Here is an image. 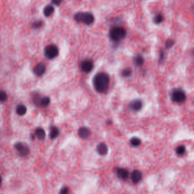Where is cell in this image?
Listing matches in <instances>:
<instances>
[{"instance_id":"cell-16","label":"cell","mask_w":194,"mask_h":194,"mask_svg":"<svg viewBox=\"0 0 194 194\" xmlns=\"http://www.w3.org/2000/svg\"><path fill=\"white\" fill-rule=\"evenodd\" d=\"M27 112V108L22 104L18 105L16 108V113L19 116H23Z\"/></svg>"},{"instance_id":"cell-13","label":"cell","mask_w":194,"mask_h":194,"mask_svg":"<svg viewBox=\"0 0 194 194\" xmlns=\"http://www.w3.org/2000/svg\"><path fill=\"white\" fill-rule=\"evenodd\" d=\"M79 137L83 139H87L91 134V131L86 127H81L78 130Z\"/></svg>"},{"instance_id":"cell-19","label":"cell","mask_w":194,"mask_h":194,"mask_svg":"<svg viewBox=\"0 0 194 194\" xmlns=\"http://www.w3.org/2000/svg\"><path fill=\"white\" fill-rule=\"evenodd\" d=\"M59 130L56 126H52L51 128L50 132V137L52 139H55L58 137L59 135Z\"/></svg>"},{"instance_id":"cell-28","label":"cell","mask_w":194,"mask_h":194,"mask_svg":"<svg viewBox=\"0 0 194 194\" xmlns=\"http://www.w3.org/2000/svg\"><path fill=\"white\" fill-rule=\"evenodd\" d=\"M61 1H59V0H54V1H52V3L54 5H59L60 3H61Z\"/></svg>"},{"instance_id":"cell-6","label":"cell","mask_w":194,"mask_h":194,"mask_svg":"<svg viewBox=\"0 0 194 194\" xmlns=\"http://www.w3.org/2000/svg\"><path fill=\"white\" fill-rule=\"evenodd\" d=\"M34 102L38 106L45 107H47L50 102V99L49 97H41L38 95H36L33 98Z\"/></svg>"},{"instance_id":"cell-23","label":"cell","mask_w":194,"mask_h":194,"mask_svg":"<svg viewBox=\"0 0 194 194\" xmlns=\"http://www.w3.org/2000/svg\"><path fill=\"white\" fill-rule=\"evenodd\" d=\"M7 92L4 91L0 90V101L5 102L7 100Z\"/></svg>"},{"instance_id":"cell-5","label":"cell","mask_w":194,"mask_h":194,"mask_svg":"<svg viewBox=\"0 0 194 194\" xmlns=\"http://www.w3.org/2000/svg\"><path fill=\"white\" fill-rule=\"evenodd\" d=\"M44 54L45 57L49 59L56 58L59 54L58 47L54 44H49L44 49Z\"/></svg>"},{"instance_id":"cell-1","label":"cell","mask_w":194,"mask_h":194,"mask_svg":"<svg viewBox=\"0 0 194 194\" xmlns=\"http://www.w3.org/2000/svg\"><path fill=\"white\" fill-rule=\"evenodd\" d=\"M110 83V78L105 72L97 73L94 78V86L95 90L100 94L106 93Z\"/></svg>"},{"instance_id":"cell-4","label":"cell","mask_w":194,"mask_h":194,"mask_svg":"<svg viewBox=\"0 0 194 194\" xmlns=\"http://www.w3.org/2000/svg\"><path fill=\"white\" fill-rule=\"evenodd\" d=\"M171 98L174 102L177 103H183L186 100V94L182 89L177 88L172 91Z\"/></svg>"},{"instance_id":"cell-7","label":"cell","mask_w":194,"mask_h":194,"mask_svg":"<svg viewBox=\"0 0 194 194\" xmlns=\"http://www.w3.org/2000/svg\"><path fill=\"white\" fill-rule=\"evenodd\" d=\"M94 68V63L89 59H85L80 63V69L83 72L89 73L91 72Z\"/></svg>"},{"instance_id":"cell-12","label":"cell","mask_w":194,"mask_h":194,"mask_svg":"<svg viewBox=\"0 0 194 194\" xmlns=\"http://www.w3.org/2000/svg\"><path fill=\"white\" fill-rule=\"evenodd\" d=\"M46 71L45 65L42 63H39L36 65L33 69L34 73L38 76H41L43 75Z\"/></svg>"},{"instance_id":"cell-31","label":"cell","mask_w":194,"mask_h":194,"mask_svg":"<svg viewBox=\"0 0 194 194\" xmlns=\"http://www.w3.org/2000/svg\"><path fill=\"white\" fill-rule=\"evenodd\" d=\"M107 124L109 125V124H110L112 123V121H108L107 122Z\"/></svg>"},{"instance_id":"cell-20","label":"cell","mask_w":194,"mask_h":194,"mask_svg":"<svg viewBox=\"0 0 194 194\" xmlns=\"http://www.w3.org/2000/svg\"><path fill=\"white\" fill-rule=\"evenodd\" d=\"M141 143V141L140 139H139L138 138H137V137L132 138L130 141V144L133 147L138 146L139 145H140Z\"/></svg>"},{"instance_id":"cell-8","label":"cell","mask_w":194,"mask_h":194,"mask_svg":"<svg viewBox=\"0 0 194 194\" xmlns=\"http://www.w3.org/2000/svg\"><path fill=\"white\" fill-rule=\"evenodd\" d=\"M15 149L22 156L27 155L29 153V148L25 144L21 142H18L15 145Z\"/></svg>"},{"instance_id":"cell-24","label":"cell","mask_w":194,"mask_h":194,"mask_svg":"<svg viewBox=\"0 0 194 194\" xmlns=\"http://www.w3.org/2000/svg\"><path fill=\"white\" fill-rule=\"evenodd\" d=\"M132 74V70L129 68H125L122 71V76L124 77H128Z\"/></svg>"},{"instance_id":"cell-9","label":"cell","mask_w":194,"mask_h":194,"mask_svg":"<svg viewBox=\"0 0 194 194\" xmlns=\"http://www.w3.org/2000/svg\"><path fill=\"white\" fill-rule=\"evenodd\" d=\"M116 173L117 177L118 178H120V179L124 180L128 179V178L129 177V171L126 169H125L124 168H122V167L117 168L116 170Z\"/></svg>"},{"instance_id":"cell-18","label":"cell","mask_w":194,"mask_h":194,"mask_svg":"<svg viewBox=\"0 0 194 194\" xmlns=\"http://www.w3.org/2000/svg\"><path fill=\"white\" fill-rule=\"evenodd\" d=\"M134 65L138 66V67H141L142 65H144V59L141 55H138L136 56L134 58Z\"/></svg>"},{"instance_id":"cell-10","label":"cell","mask_w":194,"mask_h":194,"mask_svg":"<svg viewBox=\"0 0 194 194\" xmlns=\"http://www.w3.org/2000/svg\"><path fill=\"white\" fill-rule=\"evenodd\" d=\"M130 178L133 183H138L142 179V173L140 170H134L131 174Z\"/></svg>"},{"instance_id":"cell-25","label":"cell","mask_w":194,"mask_h":194,"mask_svg":"<svg viewBox=\"0 0 194 194\" xmlns=\"http://www.w3.org/2000/svg\"><path fill=\"white\" fill-rule=\"evenodd\" d=\"M43 22L41 21H38L34 22H33L32 25V27L34 29H39L42 26Z\"/></svg>"},{"instance_id":"cell-3","label":"cell","mask_w":194,"mask_h":194,"mask_svg":"<svg viewBox=\"0 0 194 194\" xmlns=\"http://www.w3.org/2000/svg\"><path fill=\"white\" fill-rule=\"evenodd\" d=\"M75 20L78 22L83 23L86 25H91L94 21V15L89 12H79L74 15Z\"/></svg>"},{"instance_id":"cell-21","label":"cell","mask_w":194,"mask_h":194,"mask_svg":"<svg viewBox=\"0 0 194 194\" xmlns=\"http://www.w3.org/2000/svg\"><path fill=\"white\" fill-rule=\"evenodd\" d=\"M186 151V147L183 145H179L178 146L175 150V152L177 155H182L185 154Z\"/></svg>"},{"instance_id":"cell-2","label":"cell","mask_w":194,"mask_h":194,"mask_svg":"<svg viewBox=\"0 0 194 194\" xmlns=\"http://www.w3.org/2000/svg\"><path fill=\"white\" fill-rule=\"evenodd\" d=\"M126 36V31L123 27L116 26L109 31V36L115 42H120Z\"/></svg>"},{"instance_id":"cell-27","label":"cell","mask_w":194,"mask_h":194,"mask_svg":"<svg viewBox=\"0 0 194 194\" xmlns=\"http://www.w3.org/2000/svg\"><path fill=\"white\" fill-rule=\"evenodd\" d=\"M69 191L68 187H63L61 188L59 194H69Z\"/></svg>"},{"instance_id":"cell-14","label":"cell","mask_w":194,"mask_h":194,"mask_svg":"<svg viewBox=\"0 0 194 194\" xmlns=\"http://www.w3.org/2000/svg\"><path fill=\"white\" fill-rule=\"evenodd\" d=\"M96 151L100 155H105L108 153V146L105 143H100L97 145L96 147Z\"/></svg>"},{"instance_id":"cell-30","label":"cell","mask_w":194,"mask_h":194,"mask_svg":"<svg viewBox=\"0 0 194 194\" xmlns=\"http://www.w3.org/2000/svg\"><path fill=\"white\" fill-rule=\"evenodd\" d=\"M1 183H2V178H1V175H0V186H1Z\"/></svg>"},{"instance_id":"cell-15","label":"cell","mask_w":194,"mask_h":194,"mask_svg":"<svg viewBox=\"0 0 194 194\" xmlns=\"http://www.w3.org/2000/svg\"><path fill=\"white\" fill-rule=\"evenodd\" d=\"M34 136L36 137L37 139L39 140H42L43 139H44L46 137L45 131L42 128H38L35 131Z\"/></svg>"},{"instance_id":"cell-11","label":"cell","mask_w":194,"mask_h":194,"mask_svg":"<svg viewBox=\"0 0 194 194\" xmlns=\"http://www.w3.org/2000/svg\"><path fill=\"white\" fill-rule=\"evenodd\" d=\"M130 108L133 111L137 112L141 109L143 106L142 101L140 100H134L131 101L129 104Z\"/></svg>"},{"instance_id":"cell-26","label":"cell","mask_w":194,"mask_h":194,"mask_svg":"<svg viewBox=\"0 0 194 194\" xmlns=\"http://www.w3.org/2000/svg\"><path fill=\"white\" fill-rule=\"evenodd\" d=\"M175 42L173 39H168L166 41L165 43V46L166 49L171 48L173 45L174 44Z\"/></svg>"},{"instance_id":"cell-29","label":"cell","mask_w":194,"mask_h":194,"mask_svg":"<svg viewBox=\"0 0 194 194\" xmlns=\"http://www.w3.org/2000/svg\"><path fill=\"white\" fill-rule=\"evenodd\" d=\"M164 56H165V54L163 52H162L161 54V55H160V58H159V62L161 61V60H163L164 59Z\"/></svg>"},{"instance_id":"cell-17","label":"cell","mask_w":194,"mask_h":194,"mask_svg":"<svg viewBox=\"0 0 194 194\" xmlns=\"http://www.w3.org/2000/svg\"><path fill=\"white\" fill-rule=\"evenodd\" d=\"M54 12V7L52 5H49L43 9V13L45 16L49 17Z\"/></svg>"},{"instance_id":"cell-22","label":"cell","mask_w":194,"mask_h":194,"mask_svg":"<svg viewBox=\"0 0 194 194\" xmlns=\"http://www.w3.org/2000/svg\"><path fill=\"white\" fill-rule=\"evenodd\" d=\"M153 20H154V23L159 24V23H162V22L163 21L164 17L162 14H157L154 17Z\"/></svg>"}]
</instances>
